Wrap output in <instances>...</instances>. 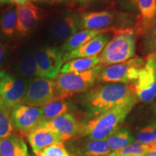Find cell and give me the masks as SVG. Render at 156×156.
Listing matches in <instances>:
<instances>
[{
	"label": "cell",
	"instance_id": "13",
	"mask_svg": "<svg viewBox=\"0 0 156 156\" xmlns=\"http://www.w3.org/2000/svg\"><path fill=\"white\" fill-rule=\"evenodd\" d=\"M16 6L17 34L26 36L34 32L45 15V12L38 6L29 2Z\"/></svg>",
	"mask_w": 156,
	"mask_h": 156
},
{
	"label": "cell",
	"instance_id": "16",
	"mask_svg": "<svg viewBox=\"0 0 156 156\" xmlns=\"http://www.w3.org/2000/svg\"><path fill=\"white\" fill-rule=\"evenodd\" d=\"M121 14H117L113 11L90 12L81 15L80 30H103L113 28L112 26L116 23Z\"/></svg>",
	"mask_w": 156,
	"mask_h": 156
},
{
	"label": "cell",
	"instance_id": "7",
	"mask_svg": "<svg viewBox=\"0 0 156 156\" xmlns=\"http://www.w3.org/2000/svg\"><path fill=\"white\" fill-rule=\"evenodd\" d=\"M145 59V67L132 86L137 101L149 103L156 98V53L149 54Z\"/></svg>",
	"mask_w": 156,
	"mask_h": 156
},
{
	"label": "cell",
	"instance_id": "30",
	"mask_svg": "<svg viewBox=\"0 0 156 156\" xmlns=\"http://www.w3.org/2000/svg\"><path fill=\"white\" fill-rule=\"evenodd\" d=\"M140 0H119V2L122 7L126 9L136 10L138 9V4Z\"/></svg>",
	"mask_w": 156,
	"mask_h": 156
},
{
	"label": "cell",
	"instance_id": "28",
	"mask_svg": "<svg viewBox=\"0 0 156 156\" xmlns=\"http://www.w3.org/2000/svg\"><path fill=\"white\" fill-rule=\"evenodd\" d=\"M38 156H71L63 143L54 144L45 147Z\"/></svg>",
	"mask_w": 156,
	"mask_h": 156
},
{
	"label": "cell",
	"instance_id": "17",
	"mask_svg": "<svg viewBox=\"0 0 156 156\" xmlns=\"http://www.w3.org/2000/svg\"><path fill=\"white\" fill-rule=\"evenodd\" d=\"M14 68L16 69L17 75L28 80L38 77L34 48L28 46L20 50Z\"/></svg>",
	"mask_w": 156,
	"mask_h": 156
},
{
	"label": "cell",
	"instance_id": "35",
	"mask_svg": "<svg viewBox=\"0 0 156 156\" xmlns=\"http://www.w3.org/2000/svg\"><path fill=\"white\" fill-rule=\"evenodd\" d=\"M77 1L80 5H87V4L99 1V0H77Z\"/></svg>",
	"mask_w": 156,
	"mask_h": 156
},
{
	"label": "cell",
	"instance_id": "12",
	"mask_svg": "<svg viewBox=\"0 0 156 156\" xmlns=\"http://www.w3.org/2000/svg\"><path fill=\"white\" fill-rule=\"evenodd\" d=\"M64 145L71 156H101L112 153L105 140H90L84 136H75Z\"/></svg>",
	"mask_w": 156,
	"mask_h": 156
},
{
	"label": "cell",
	"instance_id": "5",
	"mask_svg": "<svg viewBox=\"0 0 156 156\" xmlns=\"http://www.w3.org/2000/svg\"><path fill=\"white\" fill-rule=\"evenodd\" d=\"M145 64V58L134 57L127 61L103 67L98 75L96 82L132 84L137 80L140 70Z\"/></svg>",
	"mask_w": 156,
	"mask_h": 156
},
{
	"label": "cell",
	"instance_id": "29",
	"mask_svg": "<svg viewBox=\"0 0 156 156\" xmlns=\"http://www.w3.org/2000/svg\"><path fill=\"white\" fill-rule=\"evenodd\" d=\"M144 44L146 53H156V23L145 35Z\"/></svg>",
	"mask_w": 156,
	"mask_h": 156
},
{
	"label": "cell",
	"instance_id": "24",
	"mask_svg": "<svg viewBox=\"0 0 156 156\" xmlns=\"http://www.w3.org/2000/svg\"><path fill=\"white\" fill-rule=\"evenodd\" d=\"M111 152H119L134 141V137L126 127L117 129L105 140Z\"/></svg>",
	"mask_w": 156,
	"mask_h": 156
},
{
	"label": "cell",
	"instance_id": "27",
	"mask_svg": "<svg viewBox=\"0 0 156 156\" xmlns=\"http://www.w3.org/2000/svg\"><path fill=\"white\" fill-rule=\"evenodd\" d=\"M14 132L10 113L0 103V139Z\"/></svg>",
	"mask_w": 156,
	"mask_h": 156
},
{
	"label": "cell",
	"instance_id": "38",
	"mask_svg": "<svg viewBox=\"0 0 156 156\" xmlns=\"http://www.w3.org/2000/svg\"><path fill=\"white\" fill-rule=\"evenodd\" d=\"M107 156H121V155L118 153H116V152H112V153H109Z\"/></svg>",
	"mask_w": 156,
	"mask_h": 156
},
{
	"label": "cell",
	"instance_id": "4",
	"mask_svg": "<svg viewBox=\"0 0 156 156\" xmlns=\"http://www.w3.org/2000/svg\"><path fill=\"white\" fill-rule=\"evenodd\" d=\"M103 67L102 65H98L83 73H60L55 79L54 100H66L74 95L87 92L94 86Z\"/></svg>",
	"mask_w": 156,
	"mask_h": 156
},
{
	"label": "cell",
	"instance_id": "2",
	"mask_svg": "<svg viewBox=\"0 0 156 156\" xmlns=\"http://www.w3.org/2000/svg\"><path fill=\"white\" fill-rule=\"evenodd\" d=\"M132 93V84L101 83L82 95L80 104L88 117H93L114 108Z\"/></svg>",
	"mask_w": 156,
	"mask_h": 156
},
{
	"label": "cell",
	"instance_id": "32",
	"mask_svg": "<svg viewBox=\"0 0 156 156\" xmlns=\"http://www.w3.org/2000/svg\"><path fill=\"white\" fill-rule=\"evenodd\" d=\"M150 112V114L151 115L152 121H156V99H155L153 102H151V106H150L149 108H148Z\"/></svg>",
	"mask_w": 156,
	"mask_h": 156
},
{
	"label": "cell",
	"instance_id": "33",
	"mask_svg": "<svg viewBox=\"0 0 156 156\" xmlns=\"http://www.w3.org/2000/svg\"><path fill=\"white\" fill-rule=\"evenodd\" d=\"M34 2L48 4V5H54L55 3L60 2V0H31Z\"/></svg>",
	"mask_w": 156,
	"mask_h": 156
},
{
	"label": "cell",
	"instance_id": "31",
	"mask_svg": "<svg viewBox=\"0 0 156 156\" xmlns=\"http://www.w3.org/2000/svg\"><path fill=\"white\" fill-rule=\"evenodd\" d=\"M8 57V52L5 46L0 42V67L7 61Z\"/></svg>",
	"mask_w": 156,
	"mask_h": 156
},
{
	"label": "cell",
	"instance_id": "20",
	"mask_svg": "<svg viewBox=\"0 0 156 156\" xmlns=\"http://www.w3.org/2000/svg\"><path fill=\"white\" fill-rule=\"evenodd\" d=\"M0 156H28L24 139L15 132L0 139Z\"/></svg>",
	"mask_w": 156,
	"mask_h": 156
},
{
	"label": "cell",
	"instance_id": "8",
	"mask_svg": "<svg viewBox=\"0 0 156 156\" xmlns=\"http://www.w3.org/2000/svg\"><path fill=\"white\" fill-rule=\"evenodd\" d=\"M38 77L55 80L63 66V52L60 47L45 45L34 48Z\"/></svg>",
	"mask_w": 156,
	"mask_h": 156
},
{
	"label": "cell",
	"instance_id": "3",
	"mask_svg": "<svg viewBox=\"0 0 156 156\" xmlns=\"http://www.w3.org/2000/svg\"><path fill=\"white\" fill-rule=\"evenodd\" d=\"M136 33L129 27L116 29L99 57L103 67L127 61L136 55Z\"/></svg>",
	"mask_w": 156,
	"mask_h": 156
},
{
	"label": "cell",
	"instance_id": "40",
	"mask_svg": "<svg viewBox=\"0 0 156 156\" xmlns=\"http://www.w3.org/2000/svg\"><path fill=\"white\" fill-rule=\"evenodd\" d=\"M107 155H101V156H107Z\"/></svg>",
	"mask_w": 156,
	"mask_h": 156
},
{
	"label": "cell",
	"instance_id": "21",
	"mask_svg": "<svg viewBox=\"0 0 156 156\" xmlns=\"http://www.w3.org/2000/svg\"><path fill=\"white\" fill-rule=\"evenodd\" d=\"M113 30H114L113 28L103 29V30H90V29L81 30L73 35L65 42L63 43L60 46V48L63 54L67 53V52L76 49L82 45L86 44L87 42L95 38V36H98L99 34L112 32Z\"/></svg>",
	"mask_w": 156,
	"mask_h": 156
},
{
	"label": "cell",
	"instance_id": "9",
	"mask_svg": "<svg viewBox=\"0 0 156 156\" xmlns=\"http://www.w3.org/2000/svg\"><path fill=\"white\" fill-rule=\"evenodd\" d=\"M81 15L75 12H64L51 20L46 29V38L53 44H63L80 30Z\"/></svg>",
	"mask_w": 156,
	"mask_h": 156
},
{
	"label": "cell",
	"instance_id": "10",
	"mask_svg": "<svg viewBox=\"0 0 156 156\" xmlns=\"http://www.w3.org/2000/svg\"><path fill=\"white\" fill-rule=\"evenodd\" d=\"M13 129L20 135L27 136L42 124L41 107L18 105L10 113Z\"/></svg>",
	"mask_w": 156,
	"mask_h": 156
},
{
	"label": "cell",
	"instance_id": "25",
	"mask_svg": "<svg viewBox=\"0 0 156 156\" xmlns=\"http://www.w3.org/2000/svg\"><path fill=\"white\" fill-rule=\"evenodd\" d=\"M16 6L12 5L0 13V34L11 38L17 33Z\"/></svg>",
	"mask_w": 156,
	"mask_h": 156
},
{
	"label": "cell",
	"instance_id": "39",
	"mask_svg": "<svg viewBox=\"0 0 156 156\" xmlns=\"http://www.w3.org/2000/svg\"><path fill=\"white\" fill-rule=\"evenodd\" d=\"M74 1V0H60V2H71Z\"/></svg>",
	"mask_w": 156,
	"mask_h": 156
},
{
	"label": "cell",
	"instance_id": "6",
	"mask_svg": "<svg viewBox=\"0 0 156 156\" xmlns=\"http://www.w3.org/2000/svg\"><path fill=\"white\" fill-rule=\"evenodd\" d=\"M29 80L5 69L0 70V103L9 113L21 104L26 94Z\"/></svg>",
	"mask_w": 156,
	"mask_h": 156
},
{
	"label": "cell",
	"instance_id": "26",
	"mask_svg": "<svg viewBox=\"0 0 156 156\" xmlns=\"http://www.w3.org/2000/svg\"><path fill=\"white\" fill-rule=\"evenodd\" d=\"M153 151L150 145H145L134 140L122 151L116 152L121 156H144L148 152Z\"/></svg>",
	"mask_w": 156,
	"mask_h": 156
},
{
	"label": "cell",
	"instance_id": "37",
	"mask_svg": "<svg viewBox=\"0 0 156 156\" xmlns=\"http://www.w3.org/2000/svg\"><path fill=\"white\" fill-rule=\"evenodd\" d=\"M6 4H12L11 0H0V5H4Z\"/></svg>",
	"mask_w": 156,
	"mask_h": 156
},
{
	"label": "cell",
	"instance_id": "14",
	"mask_svg": "<svg viewBox=\"0 0 156 156\" xmlns=\"http://www.w3.org/2000/svg\"><path fill=\"white\" fill-rule=\"evenodd\" d=\"M80 126L79 121L73 113H67L41 124L42 127L58 134L64 142L77 136Z\"/></svg>",
	"mask_w": 156,
	"mask_h": 156
},
{
	"label": "cell",
	"instance_id": "36",
	"mask_svg": "<svg viewBox=\"0 0 156 156\" xmlns=\"http://www.w3.org/2000/svg\"><path fill=\"white\" fill-rule=\"evenodd\" d=\"M144 156H156V150L148 152V153H146Z\"/></svg>",
	"mask_w": 156,
	"mask_h": 156
},
{
	"label": "cell",
	"instance_id": "23",
	"mask_svg": "<svg viewBox=\"0 0 156 156\" xmlns=\"http://www.w3.org/2000/svg\"><path fill=\"white\" fill-rule=\"evenodd\" d=\"M101 65L99 56L78 58L71 59L62 66L60 73H80L88 71L97 66Z\"/></svg>",
	"mask_w": 156,
	"mask_h": 156
},
{
	"label": "cell",
	"instance_id": "1",
	"mask_svg": "<svg viewBox=\"0 0 156 156\" xmlns=\"http://www.w3.org/2000/svg\"><path fill=\"white\" fill-rule=\"evenodd\" d=\"M137 102L134 93H132L110 110L82 121L77 136L105 140L122 126Z\"/></svg>",
	"mask_w": 156,
	"mask_h": 156
},
{
	"label": "cell",
	"instance_id": "19",
	"mask_svg": "<svg viewBox=\"0 0 156 156\" xmlns=\"http://www.w3.org/2000/svg\"><path fill=\"white\" fill-rule=\"evenodd\" d=\"M28 140L33 151L36 155H38L48 146L54 144H64L65 142L58 134L42 127L31 132L28 136Z\"/></svg>",
	"mask_w": 156,
	"mask_h": 156
},
{
	"label": "cell",
	"instance_id": "22",
	"mask_svg": "<svg viewBox=\"0 0 156 156\" xmlns=\"http://www.w3.org/2000/svg\"><path fill=\"white\" fill-rule=\"evenodd\" d=\"M42 124L53 119L59 115L73 113L75 107L67 100H52L41 107Z\"/></svg>",
	"mask_w": 156,
	"mask_h": 156
},
{
	"label": "cell",
	"instance_id": "11",
	"mask_svg": "<svg viewBox=\"0 0 156 156\" xmlns=\"http://www.w3.org/2000/svg\"><path fill=\"white\" fill-rule=\"evenodd\" d=\"M55 80L37 77L29 80L26 94L21 104L42 107L54 99Z\"/></svg>",
	"mask_w": 156,
	"mask_h": 156
},
{
	"label": "cell",
	"instance_id": "15",
	"mask_svg": "<svg viewBox=\"0 0 156 156\" xmlns=\"http://www.w3.org/2000/svg\"><path fill=\"white\" fill-rule=\"evenodd\" d=\"M112 36L113 34H111L110 32L99 34L76 49L64 54L62 56L63 62H67L74 58L97 56L110 41Z\"/></svg>",
	"mask_w": 156,
	"mask_h": 156
},
{
	"label": "cell",
	"instance_id": "34",
	"mask_svg": "<svg viewBox=\"0 0 156 156\" xmlns=\"http://www.w3.org/2000/svg\"><path fill=\"white\" fill-rule=\"evenodd\" d=\"M12 3L15 4V5H25L30 2V0H11Z\"/></svg>",
	"mask_w": 156,
	"mask_h": 156
},
{
	"label": "cell",
	"instance_id": "18",
	"mask_svg": "<svg viewBox=\"0 0 156 156\" xmlns=\"http://www.w3.org/2000/svg\"><path fill=\"white\" fill-rule=\"evenodd\" d=\"M138 9L140 15L134 30L145 36L156 23V0H140Z\"/></svg>",
	"mask_w": 156,
	"mask_h": 156
}]
</instances>
